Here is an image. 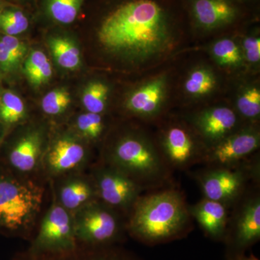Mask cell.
Wrapping results in <instances>:
<instances>
[{
    "label": "cell",
    "mask_w": 260,
    "mask_h": 260,
    "mask_svg": "<svg viewBox=\"0 0 260 260\" xmlns=\"http://www.w3.org/2000/svg\"><path fill=\"white\" fill-rule=\"evenodd\" d=\"M193 47L212 39L236 34L260 22V13L237 0H180Z\"/></svg>",
    "instance_id": "8992f818"
},
{
    "label": "cell",
    "mask_w": 260,
    "mask_h": 260,
    "mask_svg": "<svg viewBox=\"0 0 260 260\" xmlns=\"http://www.w3.org/2000/svg\"><path fill=\"white\" fill-rule=\"evenodd\" d=\"M84 0H47L48 15L53 20L63 25L76 20Z\"/></svg>",
    "instance_id": "d4e9b609"
},
{
    "label": "cell",
    "mask_w": 260,
    "mask_h": 260,
    "mask_svg": "<svg viewBox=\"0 0 260 260\" xmlns=\"http://www.w3.org/2000/svg\"><path fill=\"white\" fill-rule=\"evenodd\" d=\"M49 47L56 62L61 68L67 70H74L79 66V49L69 39L61 37L51 38Z\"/></svg>",
    "instance_id": "603a6c76"
},
{
    "label": "cell",
    "mask_w": 260,
    "mask_h": 260,
    "mask_svg": "<svg viewBox=\"0 0 260 260\" xmlns=\"http://www.w3.org/2000/svg\"><path fill=\"white\" fill-rule=\"evenodd\" d=\"M78 128L88 139H100L106 129L105 120L103 114L87 112L81 114L77 121Z\"/></svg>",
    "instance_id": "f1b7e54d"
},
{
    "label": "cell",
    "mask_w": 260,
    "mask_h": 260,
    "mask_svg": "<svg viewBox=\"0 0 260 260\" xmlns=\"http://www.w3.org/2000/svg\"><path fill=\"white\" fill-rule=\"evenodd\" d=\"M259 177L257 153L245 162L232 167H208L197 174L203 196L230 208L245 194L249 181Z\"/></svg>",
    "instance_id": "ba28073f"
},
{
    "label": "cell",
    "mask_w": 260,
    "mask_h": 260,
    "mask_svg": "<svg viewBox=\"0 0 260 260\" xmlns=\"http://www.w3.org/2000/svg\"><path fill=\"white\" fill-rule=\"evenodd\" d=\"M260 124H246L216 145L207 149L208 167H232L245 162L259 152Z\"/></svg>",
    "instance_id": "7c38bea8"
},
{
    "label": "cell",
    "mask_w": 260,
    "mask_h": 260,
    "mask_svg": "<svg viewBox=\"0 0 260 260\" xmlns=\"http://www.w3.org/2000/svg\"><path fill=\"white\" fill-rule=\"evenodd\" d=\"M239 205L229 218L224 237L225 259L235 260L260 239V195L246 194L237 202Z\"/></svg>",
    "instance_id": "30bf717a"
},
{
    "label": "cell",
    "mask_w": 260,
    "mask_h": 260,
    "mask_svg": "<svg viewBox=\"0 0 260 260\" xmlns=\"http://www.w3.org/2000/svg\"><path fill=\"white\" fill-rule=\"evenodd\" d=\"M177 57L135 77L121 102V110L128 117L152 126L174 110Z\"/></svg>",
    "instance_id": "5b68a950"
},
{
    "label": "cell",
    "mask_w": 260,
    "mask_h": 260,
    "mask_svg": "<svg viewBox=\"0 0 260 260\" xmlns=\"http://www.w3.org/2000/svg\"><path fill=\"white\" fill-rule=\"evenodd\" d=\"M74 222L68 210L61 205H54L48 212L35 243L38 250L70 251L75 246Z\"/></svg>",
    "instance_id": "5bb4252c"
},
{
    "label": "cell",
    "mask_w": 260,
    "mask_h": 260,
    "mask_svg": "<svg viewBox=\"0 0 260 260\" xmlns=\"http://www.w3.org/2000/svg\"><path fill=\"white\" fill-rule=\"evenodd\" d=\"M230 78L203 51L191 47L177 57L174 110L188 112L225 100Z\"/></svg>",
    "instance_id": "277c9868"
},
{
    "label": "cell",
    "mask_w": 260,
    "mask_h": 260,
    "mask_svg": "<svg viewBox=\"0 0 260 260\" xmlns=\"http://www.w3.org/2000/svg\"><path fill=\"white\" fill-rule=\"evenodd\" d=\"M42 196L30 183L0 179V225L10 230L26 227L40 209Z\"/></svg>",
    "instance_id": "9c48e42d"
},
{
    "label": "cell",
    "mask_w": 260,
    "mask_h": 260,
    "mask_svg": "<svg viewBox=\"0 0 260 260\" xmlns=\"http://www.w3.org/2000/svg\"><path fill=\"white\" fill-rule=\"evenodd\" d=\"M181 114L192 126L207 148H210L241 129L246 123L225 100Z\"/></svg>",
    "instance_id": "8fae6325"
},
{
    "label": "cell",
    "mask_w": 260,
    "mask_h": 260,
    "mask_svg": "<svg viewBox=\"0 0 260 260\" xmlns=\"http://www.w3.org/2000/svg\"><path fill=\"white\" fill-rule=\"evenodd\" d=\"M191 218L183 193L164 188L138 198L131 209L128 229L140 242L158 245L187 235Z\"/></svg>",
    "instance_id": "7a4b0ae2"
},
{
    "label": "cell",
    "mask_w": 260,
    "mask_h": 260,
    "mask_svg": "<svg viewBox=\"0 0 260 260\" xmlns=\"http://www.w3.org/2000/svg\"><path fill=\"white\" fill-rule=\"evenodd\" d=\"M25 107L20 97L11 92L3 94L0 100V119L7 124L18 122L24 116Z\"/></svg>",
    "instance_id": "83f0119b"
},
{
    "label": "cell",
    "mask_w": 260,
    "mask_h": 260,
    "mask_svg": "<svg viewBox=\"0 0 260 260\" xmlns=\"http://www.w3.org/2000/svg\"><path fill=\"white\" fill-rule=\"evenodd\" d=\"M25 75L30 83L40 85L50 79L52 68L47 56L41 51H34L26 59L24 66Z\"/></svg>",
    "instance_id": "cb8c5ba5"
},
{
    "label": "cell",
    "mask_w": 260,
    "mask_h": 260,
    "mask_svg": "<svg viewBox=\"0 0 260 260\" xmlns=\"http://www.w3.org/2000/svg\"><path fill=\"white\" fill-rule=\"evenodd\" d=\"M93 196V190L88 183L74 181L66 184L61 191V204L65 209L75 210L86 205Z\"/></svg>",
    "instance_id": "484cf974"
},
{
    "label": "cell",
    "mask_w": 260,
    "mask_h": 260,
    "mask_svg": "<svg viewBox=\"0 0 260 260\" xmlns=\"http://www.w3.org/2000/svg\"><path fill=\"white\" fill-rule=\"evenodd\" d=\"M152 128L159 150L171 170L184 171L203 164L208 148L179 111L172 110Z\"/></svg>",
    "instance_id": "52a82bcc"
},
{
    "label": "cell",
    "mask_w": 260,
    "mask_h": 260,
    "mask_svg": "<svg viewBox=\"0 0 260 260\" xmlns=\"http://www.w3.org/2000/svg\"><path fill=\"white\" fill-rule=\"evenodd\" d=\"M29 26L28 17L18 8L0 9V30L5 35L15 36L25 32Z\"/></svg>",
    "instance_id": "4316f807"
},
{
    "label": "cell",
    "mask_w": 260,
    "mask_h": 260,
    "mask_svg": "<svg viewBox=\"0 0 260 260\" xmlns=\"http://www.w3.org/2000/svg\"><path fill=\"white\" fill-rule=\"evenodd\" d=\"M237 34L215 38L194 47L205 53L219 69L232 78L246 72Z\"/></svg>",
    "instance_id": "e0dca14e"
},
{
    "label": "cell",
    "mask_w": 260,
    "mask_h": 260,
    "mask_svg": "<svg viewBox=\"0 0 260 260\" xmlns=\"http://www.w3.org/2000/svg\"><path fill=\"white\" fill-rule=\"evenodd\" d=\"M83 260H129L126 259L117 254L111 252L100 253V254H94L89 256L88 258H85Z\"/></svg>",
    "instance_id": "d6a6232c"
},
{
    "label": "cell",
    "mask_w": 260,
    "mask_h": 260,
    "mask_svg": "<svg viewBox=\"0 0 260 260\" xmlns=\"http://www.w3.org/2000/svg\"><path fill=\"white\" fill-rule=\"evenodd\" d=\"M226 101L246 124H260V74L244 73L229 81Z\"/></svg>",
    "instance_id": "9a60e30c"
},
{
    "label": "cell",
    "mask_w": 260,
    "mask_h": 260,
    "mask_svg": "<svg viewBox=\"0 0 260 260\" xmlns=\"http://www.w3.org/2000/svg\"><path fill=\"white\" fill-rule=\"evenodd\" d=\"M85 156L83 145L69 138L56 140L48 155V164L55 172H64L79 166Z\"/></svg>",
    "instance_id": "d6986e66"
},
{
    "label": "cell",
    "mask_w": 260,
    "mask_h": 260,
    "mask_svg": "<svg viewBox=\"0 0 260 260\" xmlns=\"http://www.w3.org/2000/svg\"><path fill=\"white\" fill-rule=\"evenodd\" d=\"M96 188L98 194L105 205L130 210L144 190L125 174L112 167L99 173Z\"/></svg>",
    "instance_id": "2e32d148"
},
{
    "label": "cell",
    "mask_w": 260,
    "mask_h": 260,
    "mask_svg": "<svg viewBox=\"0 0 260 260\" xmlns=\"http://www.w3.org/2000/svg\"><path fill=\"white\" fill-rule=\"evenodd\" d=\"M20 62L8 51L4 44L0 41V69L5 73L12 71Z\"/></svg>",
    "instance_id": "1f68e13d"
},
{
    "label": "cell",
    "mask_w": 260,
    "mask_h": 260,
    "mask_svg": "<svg viewBox=\"0 0 260 260\" xmlns=\"http://www.w3.org/2000/svg\"><path fill=\"white\" fill-rule=\"evenodd\" d=\"M40 138L37 133L22 138L10 154L12 165L20 172H30L37 166L40 155Z\"/></svg>",
    "instance_id": "44dd1931"
},
{
    "label": "cell",
    "mask_w": 260,
    "mask_h": 260,
    "mask_svg": "<svg viewBox=\"0 0 260 260\" xmlns=\"http://www.w3.org/2000/svg\"><path fill=\"white\" fill-rule=\"evenodd\" d=\"M254 11L260 13V0H237Z\"/></svg>",
    "instance_id": "836d02e7"
},
{
    "label": "cell",
    "mask_w": 260,
    "mask_h": 260,
    "mask_svg": "<svg viewBox=\"0 0 260 260\" xmlns=\"http://www.w3.org/2000/svg\"><path fill=\"white\" fill-rule=\"evenodd\" d=\"M95 34L103 53L135 77L193 47L180 0H108Z\"/></svg>",
    "instance_id": "6da1fadb"
},
{
    "label": "cell",
    "mask_w": 260,
    "mask_h": 260,
    "mask_svg": "<svg viewBox=\"0 0 260 260\" xmlns=\"http://www.w3.org/2000/svg\"><path fill=\"white\" fill-rule=\"evenodd\" d=\"M71 102L70 93L64 89L51 90L43 99V110L49 115H57L64 112Z\"/></svg>",
    "instance_id": "f546056e"
},
{
    "label": "cell",
    "mask_w": 260,
    "mask_h": 260,
    "mask_svg": "<svg viewBox=\"0 0 260 260\" xmlns=\"http://www.w3.org/2000/svg\"><path fill=\"white\" fill-rule=\"evenodd\" d=\"M0 41L19 61L23 59L24 54L26 52V47L18 38L13 36L5 35L1 38Z\"/></svg>",
    "instance_id": "4dcf8cb0"
},
{
    "label": "cell",
    "mask_w": 260,
    "mask_h": 260,
    "mask_svg": "<svg viewBox=\"0 0 260 260\" xmlns=\"http://www.w3.org/2000/svg\"><path fill=\"white\" fill-rule=\"evenodd\" d=\"M112 92V85L106 80H93L84 90V107L88 112L104 114L109 108Z\"/></svg>",
    "instance_id": "7402d4cb"
},
{
    "label": "cell",
    "mask_w": 260,
    "mask_h": 260,
    "mask_svg": "<svg viewBox=\"0 0 260 260\" xmlns=\"http://www.w3.org/2000/svg\"><path fill=\"white\" fill-rule=\"evenodd\" d=\"M235 260H259L256 256H254V254H251L250 255L246 256L245 254L243 255L239 256Z\"/></svg>",
    "instance_id": "e575fe53"
},
{
    "label": "cell",
    "mask_w": 260,
    "mask_h": 260,
    "mask_svg": "<svg viewBox=\"0 0 260 260\" xmlns=\"http://www.w3.org/2000/svg\"><path fill=\"white\" fill-rule=\"evenodd\" d=\"M111 167L125 174L143 189H157L170 182L172 170L159 150L152 126L135 121L111 145Z\"/></svg>",
    "instance_id": "3957f363"
},
{
    "label": "cell",
    "mask_w": 260,
    "mask_h": 260,
    "mask_svg": "<svg viewBox=\"0 0 260 260\" xmlns=\"http://www.w3.org/2000/svg\"><path fill=\"white\" fill-rule=\"evenodd\" d=\"M237 36L246 73L260 74V22L251 24Z\"/></svg>",
    "instance_id": "ffe728a7"
},
{
    "label": "cell",
    "mask_w": 260,
    "mask_h": 260,
    "mask_svg": "<svg viewBox=\"0 0 260 260\" xmlns=\"http://www.w3.org/2000/svg\"><path fill=\"white\" fill-rule=\"evenodd\" d=\"M229 208L223 203L203 198L189 207V211L208 237L220 241L223 240L226 232Z\"/></svg>",
    "instance_id": "ac0fdd59"
},
{
    "label": "cell",
    "mask_w": 260,
    "mask_h": 260,
    "mask_svg": "<svg viewBox=\"0 0 260 260\" xmlns=\"http://www.w3.org/2000/svg\"><path fill=\"white\" fill-rule=\"evenodd\" d=\"M108 205H84L74 222L75 237L89 244L103 245L113 242L119 233V220Z\"/></svg>",
    "instance_id": "4fadbf2b"
}]
</instances>
